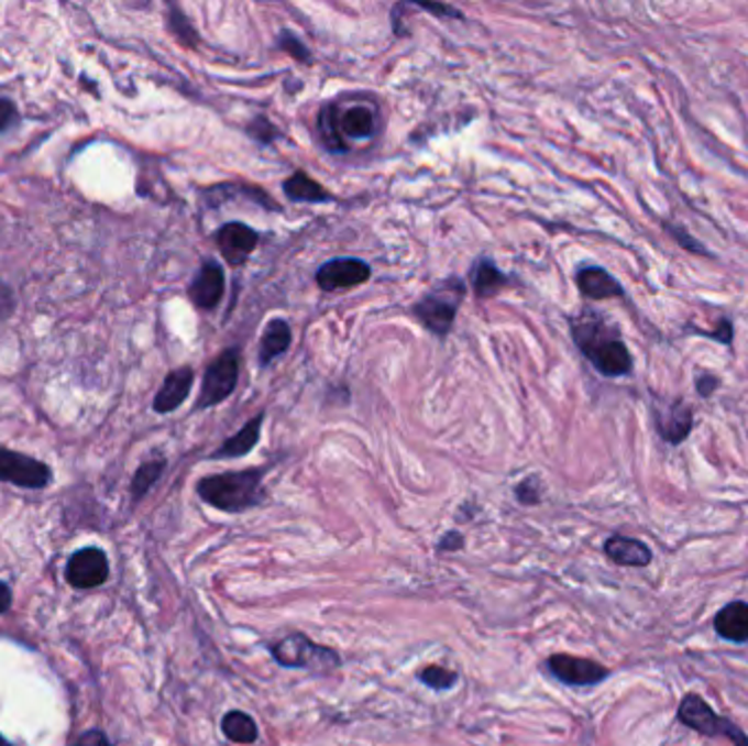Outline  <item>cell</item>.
Listing matches in <instances>:
<instances>
[{
    "label": "cell",
    "mask_w": 748,
    "mask_h": 746,
    "mask_svg": "<svg viewBox=\"0 0 748 746\" xmlns=\"http://www.w3.org/2000/svg\"><path fill=\"white\" fill-rule=\"evenodd\" d=\"M51 469L24 453L0 447V482L20 489H44L51 484Z\"/></svg>",
    "instance_id": "7"
},
{
    "label": "cell",
    "mask_w": 748,
    "mask_h": 746,
    "mask_svg": "<svg viewBox=\"0 0 748 746\" xmlns=\"http://www.w3.org/2000/svg\"><path fill=\"white\" fill-rule=\"evenodd\" d=\"M193 379H195V374L187 366L167 374L163 387L158 390V394L154 398V409L158 414H169V412L178 409L187 401L188 394H190Z\"/></svg>",
    "instance_id": "16"
},
{
    "label": "cell",
    "mask_w": 748,
    "mask_h": 746,
    "mask_svg": "<svg viewBox=\"0 0 748 746\" xmlns=\"http://www.w3.org/2000/svg\"><path fill=\"white\" fill-rule=\"evenodd\" d=\"M464 298V285L458 278H449L433 287L425 298L414 305V316L438 338H444L458 316V307Z\"/></svg>",
    "instance_id": "5"
},
{
    "label": "cell",
    "mask_w": 748,
    "mask_h": 746,
    "mask_svg": "<svg viewBox=\"0 0 748 746\" xmlns=\"http://www.w3.org/2000/svg\"><path fill=\"white\" fill-rule=\"evenodd\" d=\"M721 385V379L716 374L712 373H698L696 374V392L703 396V398H710Z\"/></svg>",
    "instance_id": "32"
},
{
    "label": "cell",
    "mask_w": 748,
    "mask_h": 746,
    "mask_svg": "<svg viewBox=\"0 0 748 746\" xmlns=\"http://www.w3.org/2000/svg\"><path fill=\"white\" fill-rule=\"evenodd\" d=\"M283 188H285L287 197L294 199V201H311V204H318V201H329V199H333V195H331L327 188L322 187V185H318L314 178H309V176L302 174V172L294 174V176L283 185Z\"/></svg>",
    "instance_id": "22"
},
{
    "label": "cell",
    "mask_w": 748,
    "mask_h": 746,
    "mask_svg": "<svg viewBox=\"0 0 748 746\" xmlns=\"http://www.w3.org/2000/svg\"><path fill=\"white\" fill-rule=\"evenodd\" d=\"M223 292H226L223 267L215 261H206L188 287V298L197 309L210 311L219 305Z\"/></svg>",
    "instance_id": "11"
},
{
    "label": "cell",
    "mask_w": 748,
    "mask_h": 746,
    "mask_svg": "<svg viewBox=\"0 0 748 746\" xmlns=\"http://www.w3.org/2000/svg\"><path fill=\"white\" fill-rule=\"evenodd\" d=\"M0 746H11V745H9V743H7V740H4V738H2V736H0Z\"/></svg>",
    "instance_id": "40"
},
{
    "label": "cell",
    "mask_w": 748,
    "mask_h": 746,
    "mask_svg": "<svg viewBox=\"0 0 748 746\" xmlns=\"http://www.w3.org/2000/svg\"><path fill=\"white\" fill-rule=\"evenodd\" d=\"M575 283H578L580 294L591 300H608V298L624 296V287L604 267L588 265V267L578 270Z\"/></svg>",
    "instance_id": "14"
},
{
    "label": "cell",
    "mask_w": 748,
    "mask_h": 746,
    "mask_svg": "<svg viewBox=\"0 0 748 746\" xmlns=\"http://www.w3.org/2000/svg\"><path fill=\"white\" fill-rule=\"evenodd\" d=\"M217 245H219L221 256L232 267H237V265H243L245 259L256 250L258 234L250 226H245L241 221H232V223H226L217 232Z\"/></svg>",
    "instance_id": "12"
},
{
    "label": "cell",
    "mask_w": 748,
    "mask_h": 746,
    "mask_svg": "<svg viewBox=\"0 0 748 746\" xmlns=\"http://www.w3.org/2000/svg\"><path fill=\"white\" fill-rule=\"evenodd\" d=\"M165 467H167V462H165L163 458L150 460V462H145V464L139 467V471L134 473V480H132V497H134L136 502L143 500V497L152 491V486L161 480Z\"/></svg>",
    "instance_id": "24"
},
{
    "label": "cell",
    "mask_w": 748,
    "mask_h": 746,
    "mask_svg": "<svg viewBox=\"0 0 748 746\" xmlns=\"http://www.w3.org/2000/svg\"><path fill=\"white\" fill-rule=\"evenodd\" d=\"M508 285V278L488 261H482L473 270V289L477 298H491Z\"/></svg>",
    "instance_id": "23"
},
{
    "label": "cell",
    "mask_w": 748,
    "mask_h": 746,
    "mask_svg": "<svg viewBox=\"0 0 748 746\" xmlns=\"http://www.w3.org/2000/svg\"><path fill=\"white\" fill-rule=\"evenodd\" d=\"M571 336L580 353L604 376L632 373V355L619 331L602 314L584 309L571 320Z\"/></svg>",
    "instance_id": "1"
},
{
    "label": "cell",
    "mask_w": 748,
    "mask_h": 746,
    "mask_svg": "<svg viewBox=\"0 0 748 746\" xmlns=\"http://www.w3.org/2000/svg\"><path fill=\"white\" fill-rule=\"evenodd\" d=\"M9 606H11V589L4 582H0V613H4Z\"/></svg>",
    "instance_id": "39"
},
{
    "label": "cell",
    "mask_w": 748,
    "mask_h": 746,
    "mask_svg": "<svg viewBox=\"0 0 748 746\" xmlns=\"http://www.w3.org/2000/svg\"><path fill=\"white\" fill-rule=\"evenodd\" d=\"M280 46L289 53V55H294L296 59H300V62H309V48L296 37V35H292V33H280Z\"/></svg>",
    "instance_id": "30"
},
{
    "label": "cell",
    "mask_w": 748,
    "mask_h": 746,
    "mask_svg": "<svg viewBox=\"0 0 748 746\" xmlns=\"http://www.w3.org/2000/svg\"><path fill=\"white\" fill-rule=\"evenodd\" d=\"M460 548H464V537L460 533H449L438 544V552H458Z\"/></svg>",
    "instance_id": "35"
},
{
    "label": "cell",
    "mask_w": 748,
    "mask_h": 746,
    "mask_svg": "<svg viewBox=\"0 0 748 746\" xmlns=\"http://www.w3.org/2000/svg\"><path fill=\"white\" fill-rule=\"evenodd\" d=\"M369 278H371V267L369 263L360 259H333L324 263L316 274V281L320 289L324 292L358 287V285H364Z\"/></svg>",
    "instance_id": "10"
},
{
    "label": "cell",
    "mask_w": 748,
    "mask_h": 746,
    "mask_svg": "<svg viewBox=\"0 0 748 746\" xmlns=\"http://www.w3.org/2000/svg\"><path fill=\"white\" fill-rule=\"evenodd\" d=\"M289 347H292V329H289V325L285 320H272L265 327V333L261 338V351H258L261 366L272 364Z\"/></svg>",
    "instance_id": "19"
},
{
    "label": "cell",
    "mask_w": 748,
    "mask_h": 746,
    "mask_svg": "<svg viewBox=\"0 0 748 746\" xmlns=\"http://www.w3.org/2000/svg\"><path fill=\"white\" fill-rule=\"evenodd\" d=\"M604 555L619 567H648L652 562V552L644 541L624 535H613L606 539Z\"/></svg>",
    "instance_id": "17"
},
{
    "label": "cell",
    "mask_w": 748,
    "mask_h": 746,
    "mask_svg": "<svg viewBox=\"0 0 748 746\" xmlns=\"http://www.w3.org/2000/svg\"><path fill=\"white\" fill-rule=\"evenodd\" d=\"M250 132H252L261 143H272V139H274V134H276L274 125H272L270 121H265V119H261V123L256 121V123L250 128Z\"/></svg>",
    "instance_id": "34"
},
{
    "label": "cell",
    "mask_w": 748,
    "mask_h": 746,
    "mask_svg": "<svg viewBox=\"0 0 748 746\" xmlns=\"http://www.w3.org/2000/svg\"><path fill=\"white\" fill-rule=\"evenodd\" d=\"M77 746H114L110 740H108V736L103 734V732H88V734H84L81 738H79V743H77Z\"/></svg>",
    "instance_id": "38"
},
{
    "label": "cell",
    "mask_w": 748,
    "mask_h": 746,
    "mask_svg": "<svg viewBox=\"0 0 748 746\" xmlns=\"http://www.w3.org/2000/svg\"><path fill=\"white\" fill-rule=\"evenodd\" d=\"M666 230L685 248V250H692V252H701V254H705V250L701 248V243L698 241H694L683 228H679V226H672V223H666Z\"/></svg>",
    "instance_id": "31"
},
{
    "label": "cell",
    "mask_w": 748,
    "mask_h": 746,
    "mask_svg": "<svg viewBox=\"0 0 748 746\" xmlns=\"http://www.w3.org/2000/svg\"><path fill=\"white\" fill-rule=\"evenodd\" d=\"M418 679L420 683H425L427 688L436 690V692H447L451 688L458 685L460 677L453 672V670H447L442 666H427L418 672Z\"/></svg>",
    "instance_id": "26"
},
{
    "label": "cell",
    "mask_w": 748,
    "mask_h": 746,
    "mask_svg": "<svg viewBox=\"0 0 748 746\" xmlns=\"http://www.w3.org/2000/svg\"><path fill=\"white\" fill-rule=\"evenodd\" d=\"M654 427L666 442L681 445L694 427V412L683 398L672 405H659L654 412Z\"/></svg>",
    "instance_id": "13"
},
{
    "label": "cell",
    "mask_w": 748,
    "mask_h": 746,
    "mask_svg": "<svg viewBox=\"0 0 748 746\" xmlns=\"http://www.w3.org/2000/svg\"><path fill=\"white\" fill-rule=\"evenodd\" d=\"M18 121H20V114H18L15 103L11 99L0 97V134H4L11 128H15Z\"/></svg>",
    "instance_id": "29"
},
{
    "label": "cell",
    "mask_w": 748,
    "mask_h": 746,
    "mask_svg": "<svg viewBox=\"0 0 748 746\" xmlns=\"http://www.w3.org/2000/svg\"><path fill=\"white\" fill-rule=\"evenodd\" d=\"M265 469L228 471L219 475H208L197 482V495L212 508L221 513H245L258 506L265 497L263 493Z\"/></svg>",
    "instance_id": "2"
},
{
    "label": "cell",
    "mask_w": 748,
    "mask_h": 746,
    "mask_svg": "<svg viewBox=\"0 0 748 746\" xmlns=\"http://www.w3.org/2000/svg\"><path fill=\"white\" fill-rule=\"evenodd\" d=\"M169 26H172V31L178 35V40L185 44V46H197V33H195V29L190 26V22L187 20V15L180 11V9H172V13H169Z\"/></svg>",
    "instance_id": "27"
},
{
    "label": "cell",
    "mask_w": 748,
    "mask_h": 746,
    "mask_svg": "<svg viewBox=\"0 0 748 746\" xmlns=\"http://www.w3.org/2000/svg\"><path fill=\"white\" fill-rule=\"evenodd\" d=\"M278 666L292 670H307L311 674H331L342 666L340 655L333 648L316 644L302 633L287 635L270 646Z\"/></svg>",
    "instance_id": "3"
},
{
    "label": "cell",
    "mask_w": 748,
    "mask_h": 746,
    "mask_svg": "<svg viewBox=\"0 0 748 746\" xmlns=\"http://www.w3.org/2000/svg\"><path fill=\"white\" fill-rule=\"evenodd\" d=\"M676 718L692 732L705 738H729L736 746H748V736L729 718L714 712V707L698 694H685L679 703Z\"/></svg>",
    "instance_id": "4"
},
{
    "label": "cell",
    "mask_w": 748,
    "mask_h": 746,
    "mask_svg": "<svg viewBox=\"0 0 748 746\" xmlns=\"http://www.w3.org/2000/svg\"><path fill=\"white\" fill-rule=\"evenodd\" d=\"M13 307H15V300H13L11 289L0 283V318H9Z\"/></svg>",
    "instance_id": "37"
},
{
    "label": "cell",
    "mask_w": 748,
    "mask_h": 746,
    "mask_svg": "<svg viewBox=\"0 0 748 746\" xmlns=\"http://www.w3.org/2000/svg\"><path fill=\"white\" fill-rule=\"evenodd\" d=\"M416 7H420V9H425V11H431V13H438V15H442V18H464L458 9H453V7H449V4L420 2V4H416Z\"/></svg>",
    "instance_id": "36"
},
{
    "label": "cell",
    "mask_w": 748,
    "mask_h": 746,
    "mask_svg": "<svg viewBox=\"0 0 748 746\" xmlns=\"http://www.w3.org/2000/svg\"><path fill=\"white\" fill-rule=\"evenodd\" d=\"M318 125H320V134H322V141L329 150L333 152H346L349 145L344 143L342 134H340V128H338V108L336 106H327L320 117H318Z\"/></svg>",
    "instance_id": "25"
},
{
    "label": "cell",
    "mask_w": 748,
    "mask_h": 746,
    "mask_svg": "<svg viewBox=\"0 0 748 746\" xmlns=\"http://www.w3.org/2000/svg\"><path fill=\"white\" fill-rule=\"evenodd\" d=\"M546 666L554 679L571 688H593L606 681L610 674L602 663L573 655H552Z\"/></svg>",
    "instance_id": "8"
},
{
    "label": "cell",
    "mask_w": 748,
    "mask_h": 746,
    "mask_svg": "<svg viewBox=\"0 0 748 746\" xmlns=\"http://www.w3.org/2000/svg\"><path fill=\"white\" fill-rule=\"evenodd\" d=\"M261 427H263V414L254 416L243 425L241 431H237L232 438H228L215 453L212 458H243L250 453L261 438Z\"/></svg>",
    "instance_id": "18"
},
{
    "label": "cell",
    "mask_w": 748,
    "mask_h": 746,
    "mask_svg": "<svg viewBox=\"0 0 748 746\" xmlns=\"http://www.w3.org/2000/svg\"><path fill=\"white\" fill-rule=\"evenodd\" d=\"M110 575V562L103 550L84 548L77 550L66 564V580L75 589H95L101 586Z\"/></svg>",
    "instance_id": "9"
},
{
    "label": "cell",
    "mask_w": 748,
    "mask_h": 746,
    "mask_svg": "<svg viewBox=\"0 0 748 746\" xmlns=\"http://www.w3.org/2000/svg\"><path fill=\"white\" fill-rule=\"evenodd\" d=\"M338 128L342 139H369L374 130V114L366 106H353L344 112H338Z\"/></svg>",
    "instance_id": "20"
},
{
    "label": "cell",
    "mask_w": 748,
    "mask_h": 746,
    "mask_svg": "<svg viewBox=\"0 0 748 746\" xmlns=\"http://www.w3.org/2000/svg\"><path fill=\"white\" fill-rule=\"evenodd\" d=\"M221 732L230 743H237V745H254L258 740V727L254 718L239 710H232L223 716Z\"/></svg>",
    "instance_id": "21"
},
{
    "label": "cell",
    "mask_w": 748,
    "mask_h": 746,
    "mask_svg": "<svg viewBox=\"0 0 748 746\" xmlns=\"http://www.w3.org/2000/svg\"><path fill=\"white\" fill-rule=\"evenodd\" d=\"M515 495L519 500V504L524 506H535L541 502V484L537 478H526L517 489Z\"/></svg>",
    "instance_id": "28"
},
{
    "label": "cell",
    "mask_w": 748,
    "mask_h": 746,
    "mask_svg": "<svg viewBox=\"0 0 748 746\" xmlns=\"http://www.w3.org/2000/svg\"><path fill=\"white\" fill-rule=\"evenodd\" d=\"M705 338H712V340H716L721 344H732L734 342V325L727 318H723L721 327L714 333H707Z\"/></svg>",
    "instance_id": "33"
},
{
    "label": "cell",
    "mask_w": 748,
    "mask_h": 746,
    "mask_svg": "<svg viewBox=\"0 0 748 746\" xmlns=\"http://www.w3.org/2000/svg\"><path fill=\"white\" fill-rule=\"evenodd\" d=\"M714 628L721 639L734 641V644H747L748 641V602L736 600L725 604L716 617Z\"/></svg>",
    "instance_id": "15"
},
{
    "label": "cell",
    "mask_w": 748,
    "mask_h": 746,
    "mask_svg": "<svg viewBox=\"0 0 748 746\" xmlns=\"http://www.w3.org/2000/svg\"><path fill=\"white\" fill-rule=\"evenodd\" d=\"M237 381H239V353L230 349L206 369L197 407L206 409L223 403L234 392Z\"/></svg>",
    "instance_id": "6"
}]
</instances>
